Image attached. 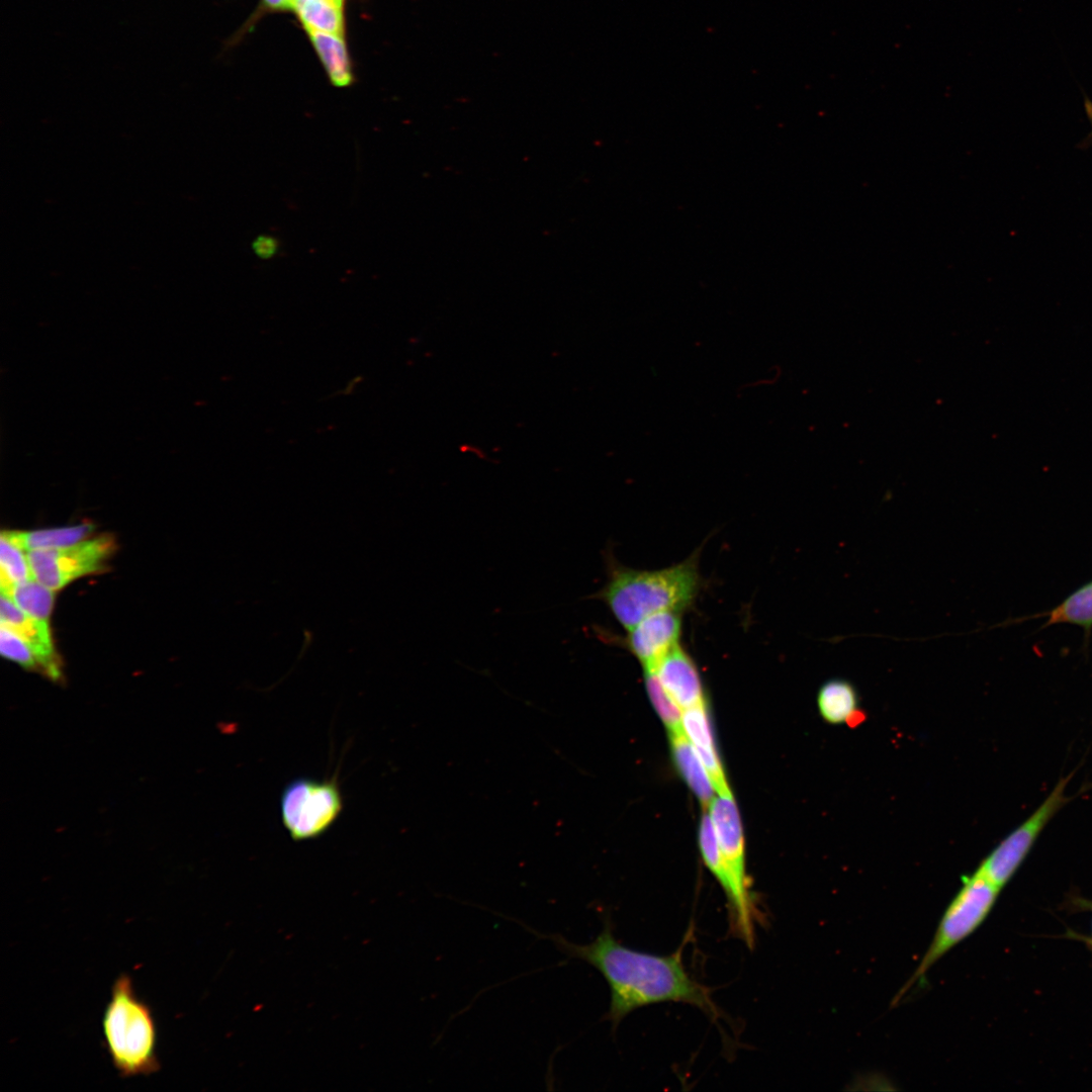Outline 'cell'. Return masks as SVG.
I'll return each mask as SVG.
<instances>
[{"label": "cell", "mask_w": 1092, "mask_h": 1092, "mask_svg": "<svg viewBox=\"0 0 1092 1092\" xmlns=\"http://www.w3.org/2000/svg\"><path fill=\"white\" fill-rule=\"evenodd\" d=\"M699 847L706 867L721 885L726 895L730 928L732 929L740 918V900L735 882L719 847L709 813H704L701 818Z\"/></svg>", "instance_id": "obj_13"}, {"label": "cell", "mask_w": 1092, "mask_h": 1092, "mask_svg": "<svg viewBox=\"0 0 1092 1092\" xmlns=\"http://www.w3.org/2000/svg\"><path fill=\"white\" fill-rule=\"evenodd\" d=\"M644 681L649 700L669 733L682 732L684 710L666 693L653 668L644 669Z\"/></svg>", "instance_id": "obj_21"}, {"label": "cell", "mask_w": 1092, "mask_h": 1092, "mask_svg": "<svg viewBox=\"0 0 1092 1092\" xmlns=\"http://www.w3.org/2000/svg\"><path fill=\"white\" fill-rule=\"evenodd\" d=\"M681 728L712 778L717 794L731 793L715 747L706 703L684 710Z\"/></svg>", "instance_id": "obj_11"}, {"label": "cell", "mask_w": 1092, "mask_h": 1092, "mask_svg": "<svg viewBox=\"0 0 1092 1092\" xmlns=\"http://www.w3.org/2000/svg\"><path fill=\"white\" fill-rule=\"evenodd\" d=\"M263 2L271 9H292L290 0H263Z\"/></svg>", "instance_id": "obj_24"}, {"label": "cell", "mask_w": 1092, "mask_h": 1092, "mask_svg": "<svg viewBox=\"0 0 1092 1092\" xmlns=\"http://www.w3.org/2000/svg\"><path fill=\"white\" fill-rule=\"evenodd\" d=\"M653 669L666 693L682 710L706 703L697 666L680 644Z\"/></svg>", "instance_id": "obj_10"}, {"label": "cell", "mask_w": 1092, "mask_h": 1092, "mask_svg": "<svg viewBox=\"0 0 1092 1092\" xmlns=\"http://www.w3.org/2000/svg\"><path fill=\"white\" fill-rule=\"evenodd\" d=\"M332 83L337 87L349 86L353 81L343 36L306 29Z\"/></svg>", "instance_id": "obj_16"}, {"label": "cell", "mask_w": 1092, "mask_h": 1092, "mask_svg": "<svg viewBox=\"0 0 1092 1092\" xmlns=\"http://www.w3.org/2000/svg\"><path fill=\"white\" fill-rule=\"evenodd\" d=\"M343 0H305L296 11L305 29L344 35Z\"/></svg>", "instance_id": "obj_18"}, {"label": "cell", "mask_w": 1092, "mask_h": 1092, "mask_svg": "<svg viewBox=\"0 0 1092 1092\" xmlns=\"http://www.w3.org/2000/svg\"><path fill=\"white\" fill-rule=\"evenodd\" d=\"M94 530L91 524L34 531H3L12 543L24 551L55 549L74 545L84 540Z\"/></svg>", "instance_id": "obj_15"}, {"label": "cell", "mask_w": 1092, "mask_h": 1092, "mask_svg": "<svg viewBox=\"0 0 1092 1092\" xmlns=\"http://www.w3.org/2000/svg\"><path fill=\"white\" fill-rule=\"evenodd\" d=\"M1084 110L1090 124V138L1092 139V100L1089 99L1088 96H1085L1084 98Z\"/></svg>", "instance_id": "obj_25"}, {"label": "cell", "mask_w": 1092, "mask_h": 1092, "mask_svg": "<svg viewBox=\"0 0 1092 1092\" xmlns=\"http://www.w3.org/2000/svg\"><path fill=\"white\" fill-rule=\"evenodd\" d=\"M608 558V578L594 595L604 602L617 622L631 629L649 615L690 607L701 585L696 553L675 565L639 570Z\"/></svg>", "instance_id": "obj_2"}, {"label": "cell", "mask_w": 1092, "mask_h": 1092, "mask_svg": "<svg viewBox=\"0 0 1092 1092\" xmlns=\"http://www.w3.org/2000/svg\"><path fill=\"white\" fill-rule=\"evenodd\" d=\"M27 555L24 550L12 543L1 533L0 538V584L1 594L7 595L11 588L23 581L32 579Z\"/></svg>", "instance_id": "obj_20"}, {"label": "cell", "mask_w": 1092, "mask_h": 1092, "mask_svg": "<svg viewBox=\"0 0 1092 1092\" xmlns=\"http://www.w3.org/2000/svg\"><path fill=\"white\" fill-rule=\"evenodd\" d=\"M525 928L550 939L566 957L587 963L603 975L611 993L606 1018L614 1028L632 1011L663 1002L687 1003L713 1017L719 1015L709 990L687 972L684 945L663 957L629 948L616 939L609 920L602 932L584 944L569 941L561 934L546 935Z\"/></svg>", "instance_id": "obj_1"}, {"label": "cell", "mask_w": 1092, "mask_h": 1092, "mask_svg": "<svg viewBox=\"0 0 1092 1092\" xmlns=\"http://www.w3.org/2000/svg\"><path fill=\"white\" fill-rule=\"evenodd\" d=\"M1001 891L979 872L963 878L958 893L944 910L933 938L914 973L895 996L897 1005L921 984L928 971L951 948L972 935L985 921Z\"/></svg>", "instance_id": "obj_4"}, {"label": "cell", "mask_w": 1092, "mask_h": 1092, "mask_svg": "<svg viewBox=\"0 0 1092 1092\" xmlns=\"http://www.w3.org/2000/svg\"><path fill=\"white\" fill-rule=\"evenodd\" d=\"M855 687L843 678L825 681L817 694V707L823 720L831 725L856 726L864 720Z\"/></svg>", "instance_id": "obj_12"}, {"label": "cell", "mask_w": 1092, "mask_h": 1092, "mask_svg": "<svg viewBox=\"0 0 1092 1092\" xmlns=\"http://www.w3.org/2000/svg\"><path fill=\"white\" fill-rule=\"evenodd\" d=\"M1044 617L1042 627L1055 624H1072L1081 627L1086 640L1092 629V580L1071 594L1053 610L1033 618Z\"/></svg>", "instance_id": "obj_17"}, {"label": "cell", "mask_w": 1092, "mask_h": 1092, "mask_svg": "<svg viewBox=\"0 0 1092 1092\" xmlns=\"http://www.w3.org/2000/svg\"><path fill=\"white\" fill-rule=\"evenodd\" d=\"M680 613H654L627 630L624 646L637 658L643 669L654 668L670 650L679 645Z\"/></svg>", "instance_id": "obj_8"}, {"label": "cell", "mask_w": 1092, "mask_h": 1092, "mask_svg": "<svg viewBox=\"0 0 1092 1092\" xmlns=\"http://www.w3.org/2000/svg\"><path fill=\"white\" fill-rule=\"evenodd\" d=\"M1 655L28 670L39 671L38 662L28 644L12 629L0 627Z\"/></svg>", "instance_id": "obj_22"}, {"label": "cell", "mask_w": 1092, "mask_h": 1092, "mask_svg": "<svg viewBox=\"0 0 1092 1092\" xmlns=\"http://www.w3.org/2000/svg\"><path fill=\"white\" fill-rule=\"evenodd\" d=\"M252 249L259 258L270 259L278 252L279 242L274 237L260 235L253 241Z\"/></svg>", "instance_id": "obj_23"}, {"label": "cell", "mask_w": 1092, "mask_h": 1092, "mask_svg": "<svg viewBox=\"0 0 1092 1092\" xmlns=\"http://www.w3.org/2000/svg\"><path fill=\"white\" fill-rule=\"evenodd\" d=\"M342 809L343 798L335 780H293L284 788L280 799L283 825L295 841L323 835Z\"/></svg>", "instance_id": "obj_5"}, {"label": "cell", "mask_w": 1092, "mask_h": 1092, "mask_svg": "<svg viewBox=\"0 0 1092 1092\" xmlns=\"http://www.w3.org/2000/svg\"><path fill=\"white\" fill-rule=\"evenodd\" d=\"M102 1031L106 1051L120 1077L149 1076L161 1069L153 1011L136 995L127 974L119 975L112 985Z\"/></svg>", "instance_id": "obj_3"}, {"label": "cell", "mask_w": 1092, "mask_h": 1092, "mask_svg": "<svg viewBox=\"0 0 1092 1092\" xmlns=\"http://www.w3.org/2000/svg\"><path fill=\"white\" fill-rule=\"evenodd\" d=\"M110 536H100L71 546L27 551L32 577L59 590L73 580L98 572L114 550Z\"/></svg>", "instance_id": "obj_7"}, {"label": "cell", "mask_w": 1092, "mask_h": 1092, "mask_svg": "<svg viewBox=\"0 0 1092 1092\" xmlns=\"http://www.w3.org/2000/svg\"><path fill=\"white\" fill-rule=\"evenodd\" d=\"M0 623L12 629L28 644L38 662L39 672L55 681L62 679L61 661L48 621L25 614L9 597L1 594Z\"/></svg>", "instance_id": "obj_9"}, {"label": "cell", "mask_w": 1092, "mask_h": 1092, "mask_svg": "<svg viewBox=\"0 0 1092 1092\" xmlns=\"http://www.w3.org/2000/svg\"><path fill=\"white\" fill-rule=\"evenodd\" d=\"M1067 783L1068 779H1062L1036 810L1008 834L976 871L1002 889L1017 872L1045 825L1065 804Z\"/></svg>", "instance_id": "obj_6"}, {"label": "cell", "mask_w": 1092, "mask_h": 1092, "mask_svg": "<svg viewBox=\"0 0 1092 1092\" xmlns=\"http://www.w3.org/2000/svg\"><path fill=\"white\" fill-rule=\"evenodd\" d=\"M55 592L32 578L14 585L5 596L25 614L48 621L54 608Z\"/></svg>", "instance_id": "obj_19"}, {"label": "cell", "mask_w": 1092, "mask_h": 1092, "mask_svg": "<svg viewBox=\"0 0 1092 1092\" xmlns=\"http://www.w3.org/2000/svg\"><path fill=\"white\" fill-rule=\"evenodd\" d=\"M669 735L672 759L680 777L700 803L708 807L717 793L712 778L684 732Z\"/></svg>", "instance_id": "obj_14"}]
</instances>
